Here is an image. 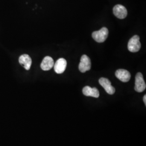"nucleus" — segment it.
Instances as JSON below:
<instances>
[{
  "instance_id": "obj_1",
  "label": "nucleus",
  "mask_w": 146,
  "mask_h": 146,
  "mask_svg": "<svg viewBox=\"0 0 146 146\" xmlns=\"http://www.w3.org/2000/svg\"><path fill=\"white\" fill-rule=\"evenodd\" d=\"M108 29L106 27H103L99 31H94L92 33V37L95 41L102 43L104 42L108 37Z\"/></svg>"
},
{
  "instance_id": "obj_2",
  "label": "nucleus",
  "mask_w": 146,
  "mask_h": 146,
  "mask_svg": "<svg viewBox=\"0 0 146 146\" xmlns=\"http://www.w3.org/2000/svg\"><path fill=\"white\" fill-rule=\"evenodd\" d=\"M141 43L140 42V37L134 35L129 40L128 43V49L131 52H137L141 48Z\"/></svg>"
},
{
  "instance_id": "obj_3",
  "label": "nucleus",
  "mask_w": 146,
  "mask_h": 146,
  "mask_svg": "<svg viewBox=\"0 0 146 146\" xmlns=\"http://www.w3.org/2000/svg\"><path fill=\"white\" fill-rule=\"evenodd\" d=\"M146 88V84L143 75L141 73H137L136 75L135 82V90L137 92L141 93L143 92Z\"/></svg>"
},
{
  "instance_id": "obj_4",
  "label": "nucleus",
  "mask_w": 146,
  "mask_h": 146,
  "mask_svg": "<svg viewBox=\"0 0 146 146\" xmlns=\"http://www.w3.org/2000/svg\"><path fill=\"white\" fill-rule=\"evenodd\" d=\"M91 68V61L88 56L83 55L81 58L80 63L78 65V69L81 73H85Z\"/></svg>"
},
{
  "instance_id": "obj_5",
  "label": "nucleus",
  "mask_w": 146,
  "mask_h": 146,
  "mask_svg": "<svg viewBox=\"0 0 146 146\" xmlns=\"http://www.w3.org/2000/svg\"><path fill=\"white\" fill-rule=\"evenodd\" d=\"M99 84L108 94L113 95L115 93V88L111 86V82L108 79L101 78L99 79Z\"/></svg>"
},
{
  "instance_id": "obj_6",
  "label": "nucleus",
  "mask_w": 146,
  "mask_h": 146,
  "mask_svg": "<svg viewBox=\"0 0 146 146\" xmlns=\"http://www.w3.org/2000/svg\"><path fill=\"white\" fill-rule=\"evenodd\" d=\"M115 76L117 78L123 82H128L131 78L130 73L128 70L123 69L117 70L115 72Z\"/></svg>"
},
{
  "instance_id": "obj_7",
  "label": "nucleus",
  "mask_w": 146,
  "mask_h": 146,
  "mask_svg": "<svg viewBox=\"0 0 146 146\" xmlns=\"http://www.w3.org/2000/svg\"><path fill=\"white\" fill-rule=\"evenodd\" d=\"M113 13L114 15L119 19H123L127 16V9L123 5H117L113 8Z\"/></svg>"
},
{
  "instance_id": "obj_8",
  "label": "nucleus",
  "mask_w": 146,
  "mask_h": 146,
  "mask_svg": "<svg viewBox=\"0 0 146 146\" xmlns=\"http://www.w3.org/2000/svg\"><path fill=\"white\" fill-rule=\"evenodd\" d=\"M67 61L64 58H59L54 65L55 72L57 74H62L65 71L67 67Z\"/></svg>"
},
{
  "instance_id": "obj_9",
  "label": "nucleus",
  "mask_w": 146,
  "mask_h": 146,
  "mask_svg": "<svg viewBox=\"0 0 146 146\" xmlns=\"http://www.w3.org/2000/svg\"><path fill=\"white\" fill-rule=\"evenodd\" d=\"M82 92L83 94L87 96H92L95 98L99 97V92L96 88H91L89 86H86L82 89Z\"/></svg>"
},
{
  "instance_id": "obj_10",
  "label": "nucleus",
  "mask_w": 146,
  "mask_h": 146,
  "mask_svg": "<svg viewBox=\"0 0 146 146\" xmlns=\"http://www.w3.org/2000/svg\"><path fill=\"white\" fill-rule=\"evenodd\" d=\"M54 65V62L52 58L50 56H46L43 58L41 64V68L43 70L47 71L51 69Z\"/></svg>"
},
{
  "instance_id": "obj_11",
  "label": "nucleus",
  "mask_w": 146,
  "mask_h": 146,
  "mask_svg": "<svg viewBox=\"0 0 146 146\" xmlns=\"http://www.w3.org/2000/svg\"><path fill=\"white\" fill-rule=\"evenodd\" d=\"M19 62L24 68L28 70L30 69L32 63L31 58L28 55L23 54L19 58Z\"/></svg>"
},
{
  "instance_id": "obj_12",
  "label": "nucleus",
  "mask_w": 146,
  "mask_h": 146,
  "mask_svg": "<svg viewBox=\"0 0 146 146\" xmlns=\"http://www.w3.org/2000/svg\"><path fill=\"white\" fill-rule=\"evenodd\" d=\"M143 102H144V103H145V104L146 105V95H145V96H144V97H143Z\"/></svg>"
}]
</instances>
